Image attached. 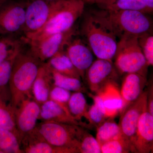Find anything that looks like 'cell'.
Listing matches in <instances>:
<instances>
[{
  "label": "cell",
  "mask_w": 153,
  "mask_h": 153,
  "mask_svg": "<svg viewBox=\"0 0 153 153\" xmlns=\"http://www.w3.org/2000/svg\"><path fill=\"white\" fill-rule=\"evenodd\" d=\"M84 15L80 33L88 47L98 59L112 61L119 40L108 21L106 10L90 11Z\"/></svg>",
  "instance_id": "1"
},
{
  "label": "cell",
  "mask_w": 153,
  "mask_h": 153,
  "mask_svg": "<svg viewBox=\"0 0 153 153\" xmlns=\"http://www.w3.org/2000/svg\"><path fill=\"white\" fill-rule=\"evenodd\" d=\"M41 64L29 48H23L16 56L9 82L10 103L15 110L23 100L33 97L32 87Z\"/></svg>",
  "instance_id": "2"
},
{
  "label": "cell",
  "mask_w": 153,
  "mask_h": 153,
  "mask_svg": "<svg viewBox=\"0 0 153 153\" xmlns=\"http://www.w3.org/2000/svg\"><path fill=\"white\" fill-rule=\"evenodd\" d=\"M84 0H55L51 2V11L48 21L38 32L23 36L27 40L43 39L52 34L63 33L74 27L84 13Z\"/></svg>",
  "instance_id": "3"
},
{
  "label": "cell",
  "mask_w": 153,
  "mask_h": 153,
  "mask_svg": "<svg viewBox=\"0 0 153 153\" xmlns=\"http://www.w3.org/2000/svg\"><path fill=\"white\" fill-rule=\"evenodd\" d=\"M138 38L124 36L120 38L114 57V66L120 74L137 73L146 77L149 66Z\"/></svg>",
  "instance_id": "4"
},
{
  "label": "cell",
  "mask_w": 153,
  "mask_h": 153,
  "mask_svg": "<svg viewBox=\"0 0 153 153\" xmlns=\"http://www.w3.org/2000/svg\"><path fill=\"white\" fill-rule=\"evenodd\" d=\"M105 10L118 40L124 36L139 37L151 33L152 21L145 13L133 10Z\"/></svg>",
  "instance_id": "5"
},
{
  "label": "cell",
  "mask_w": 153,
  "mask_h": 153,
  "mask_svg": "<svg viewBox=\"0 0 153 153\" xmlns=\"http://www.w3.org/2000/svg\"><path fill=\"white\" fill-rule=\"evenodd\" d=\"M38 132L50 144L59 147L70 148L78 151L79 141L84 127L53 121H44L36 126Z\"/></svg>",
  "instance_id": "6"
},
{
  "label": "cell",
  "mask_w": 153,
  "mask_h": 153,
  "mask_svg": "<svg viewBox=\"0 0 153 153\" xmlns=\"http://www.w3.org/2000/svg\"><path fill=\"white\" fill-rule=\"evenodd\" d=\"M76 29L74 27L66 32L52 34L40 40L23 38L32 54L43 63L58 52L65 50L67 44L76 36Z\"/></svg>",
  "instance_id": "7"
},
{
  "label": "cell",
  "mask_w": 153,
  "mask_h": 153,
  "mask_svg": "<svg viewBox=\"0 0 153 153\" xmlns=\"http://www.w3.org/2000/svg\"><path fill=\"white\" fill-rule=\"evenodd\" d=\"M27 2L8 0L0 5V35L23 33Z\"/></svg>",
  "instance_id": "8"
},
{
  "label": "cell",
  "mask_w": 153,
  "mask_h": 153,
  "mask_svg": "<svg viewBox=\"0 0 153 153\" xmlns=\"http://www.w3.org/2000/svg\"><path fill=\"white\" fill-rule=\"evenodd\" d=\"M147 107V91H146L136 101L129 105L120 113L121 115L118 125L121 134L131 144L134 149V141L139 120Z\"/></svg>",
  "instance_id": "9"
},
{
  "label": "cell",
  "mask_w": 153,
  "mask_h": 153,
  "mask_svg": "<svg viewBox=\"0 0 153 153\" xmlns=\"http://www.w3.org/2000/svg\"><path fill=\"white\" fill-rule=\"evenodd\" d=\"M40 110L41 105L33 97L26 98L15 110L16 127L20 144L23 137L36 128Z\"/></svg>",
  "instance_id": "10"
},
{
  "label": "cell",
  "mask_w": 153,
  "mask_h": 153,
  "mask_svg": "<svg viewBox=\"0 0 153 153\" xmlns=\"http://www.w3.org/2000/svg\"><path fill=\"white\" fill-rule=\"evenodd\" d=\"M117 76L111 60L98 59L93 61L85 73L88 85L93 93H97Z\"/></svg>",
  "instance_id": "11"
},
{
  "label": "cell",
  "mask_w": 153,
  "mask_h": 153,
  "mask_svg": "<svg viewBox=\"0 0 153 153\" xmlns=\"http://www.w3.org/2000/svg\"><path fill=\"white\" fill-rule=\"evenodd\" d=\"M51 11V2L31 0L27 3L23 36L33 34L43 28L49 19Z\"/></svg>",
  "instance_id": "12"
},
{
  "label": "cell",
  "mask_w": 153,
  "mask_h": 153,
  "mask_svg": "<svg viewBox=\"0 0 153 153\" xmlns=\"http://www.w3.org/2000/svg\"><path fill=\"white\" fill-rule=\"evenodd\" d=\"M65 52L74 67L84 79L85 73L94 61L93 55L89 47L80 38H73L67 44Z\"/></svg>",
  "instance_id": "13"
},
{
  "label": "cell",
  "mask_w": 153,
  "mask_h": 153,
  "mask_svg": "<svg viewBox=\"0 0 153 153\" xmlns=\"http://www.w3.org/2000/svg\"><path fill=\"white\" fill-rule=\"evenodd\" d=\"M21 147L24 153H79L75 149L59 147L50 144L41 135L36 127L23 137Z\"/></svg>",
  "instance_id": "14"
},
{
  "label": "cell",
  "mask_w": 153,
  "mask_h": 153,
  "mask_svg": "<svg viewBox=\"0 0 153 153\" xmlns=\"http://www.w3.org/2000/svg\"><path fill=\"white\" fill-rule=\"evenodd\" d=\"M136 153H149L153 149V116L147 107L140 117L134 143Z\"/></svg>",
  "instance_id": "15"
},
{
  "label": "cell",
  "mask_w": 153,
  "mask_h": 153,
  "mask_svg": "<svg viewBox=\"0 0 153 153\" xmlns=\"http://www.w3.org/2000/svg\"><path fill=\"white\" fill-rule=\"evenodd\" d=\"M39 118L44 121L74 125L86 128H91L87 124L76 120L63 107L50 99L41 105Z\"/></svg>",
  "instance_id": "16"
},
{
  "label": "cell",
  "mask_w": 153,
  "mask_h": 153,
  "mask_svg": "<svg viewBox=\"0 0 153 153\" xmlns=\"http://www.w3.org/2000/svg\"><path fill=\"white\" fill-rule=\"evenodd\" d=\"M146 82V77L141 74L137 73L126 74L120 91L123 100V110L139 98L143 93Z\"/></svg>",
  "instance_id": "17"
},
{
  "label": "cell",
  "mask_w": 153,
  "mask_h": 153,
  "mask_svg": "<svg viewBox=\"0 0 153 153\" xmlns=\"http://www.w3.org/2000/svg\"><path fill=\"white\" fill-rule=\"evenodd\" d=\"M117 86L115 80H112L95 94L102 100L107 119L114 117L123 110V100Z\"/></svg>",
  "instance_id": "18"
},
{
  "label": "cell",
  "mask_w": 153,
  "mask_h": 153,
  "mask_svg": "<svg viewBox=\"0 0 153 153\" xmlns=\"http://www.w3.org/2000/svg\"><path fill=\"white\" fill-rule=\"evenodd\" d=\"M53 85L51 68L46 62L42 63L32 87L33 98L41 105L49 99Z\"/></svg>",
  "instance_id": "19"
},
{
  "label": "cell",
  "mask_w": 153,
  "mask_h": 153,
  "mask_svg": "<svg viewBox=\"0 0 153 153\" xmlns=\"http://www.w3.org/2000/svg\"><path fill=\"white\" fill-rule=\"evenodd\" d=\"M46 62L51 68L60 74L81 79L79 72L67 56L65 50L58 52Z\"/></svg>",
  "instance_id": "20"
},
{
  "label": "cell",
  "mask_w": 153,
  "mask_h": 153,
  "mask_svg": "<svg viewBox=\"0 0 153 153\" xmlns=\"http://www.w3.org/2000/svg\"><path fill=\"white\" fill-rule=\"evenodd\" d=\"M25 44L22 36L17 38L13 36L0 35V63L17 55Z\"/></svg>",
  "instance_id": "21"
},
{
  "label": "cell",
  "mask_w": 153,
  "mask_h": 153,
  "mask_svg": "<svg viewBox=\"0 0 153 153\" xmlns=\"http://www.w3.org/2000/svg\"><path fill=\"white\" fill-rule=\"evenodd\" d=\"M68 108L70 114L76 120L82 122V118H86L89 108L83 92L76 91L71 94L68 101Z\"/></svg>",
  "instance_id": "22"
},
{
  "label": "cell",
  "mask_w": 153,
  "mask_h": 153,
  "mask_svg": "<svg viewBox=\"0 0 153 153\" xmlns=\"http://www.w3.org/2000/svg\"><path fill=\"white\" fill-rule=\"evenodd\" d=\"M114 118H109L97 128L96 138L100 146L102 144L115 139L121 135L119 126L114 120Z\"/></svg>",
  "instance_id": "23"
},
{
  "label": "cell",
  "mask_w": 153,
  "mask_h": 153,
  "mask_svg": "<svg viewBox=\"0 0 153 153\" xmlns=\"http://www.w3.org/2000/svg\"><path fill=\"white\" fill-rule=\"evenodd\" d=\"M51 69L53 85L70 91H80L83 93L86 91L80 79L63 75L52 68Z\"/></svg>",
  "instance_id": "24"
},
{
  "label": "cell",
  "mask_w": 153,
  "mask_h": 153,
  "mask_svg": "<svg viewBox=\"0 0 153 153\" xmlns=\"http://www.w3.org/2000/svg\"><path fill=\"white\" fill-rule=\"evenodd\" d=\"M0 151L2 153H24L16 135L0 128Z\"/></svg>",
  "instance_id": "25"
},
{
  "label": "cell",
  "mask_w": 153,
  "mask_h": 153,
  "mask_svg": "<svg viewBox=\"0 0 153 153\" xmlns=\"http://www.w3.org/2000/svg\"><path fill=\"white\" fill-rule=\"evenodd\" d=\"M100 148L102 153H136L131 144L121 134L115 139L102 144Z\"/></svg>",
  "instance_id": "26"
},
{
  "label": "cell",
  "mask_w": 153,
  "mask_h": 153,
  "mask_svg": "<svg viewBox=\"0 0 153 153\" xmlns=\"http://www.w3.org/2000/svg\"><path fill=\"white\" fill-rule=\"evenodd\" d=\"M15 111L10 103L0 100V128L13 132L18 137Z\"/></svg>",
  "instance_id": "27"
},
{
  "label": "cell",
  "mask_w": 153,
  "mask_h": 153,
  "mask_svg": "<svg viewBox=\"0 0 153 153\" xmlns=\"http://www.w3.org/2000/svg\"><path fill=\"white\" fill-rule=\"evenodd\" d=\"M17 55L0 63V100L4 101H7L9 97H7V88L9 86L13 64Z\"/></svg>",
  "instance_id": "28"
},
{
  "label": "cell",
  "mask_w": 153,
  "mask_h": 153,
  "mask_svg": "<svg viewBox=\"0 0 153 153\" xmlns=\"http://www.w3.org/2000/svg\"><path fill=\"white\" fill-rule=\"evenodd\" d=\"M105 10L137 11L146 14L152 13L145 0H116Z\"/></svg>",
  "instance_id": "29"
},
{
  "label": "cell",
  "mask_w": 153,
  "mask_h": 153,
  "mask_svg": "<svg viewBox=\"0 0 153 153\" xmlns=\"http://www.w3.org/2000/svg\"><path fill=\"white\" fill-rule=\"evenodd\" d=\"M78 149L81 153H101L100 145L96 138L85 130L79 140Z\"/></svg>",
  "instance_id": "30"
},
{
  "label": "cell",
  "mask_w": 153,
  "mask_h": 153,
  "mask_svg": "<svg viewBox=\"0 0 153 153\" xmlns=\"http://www.w3.org/2000/svg\"><path fill=\"white\" fill-rule=\"evenodd\" d=\"M139 44L149 66L153 65V36L151 33L138 38Z\"/></svg>",
  "instance_id": "31"
},
{
  "label": "cell",
  "mask_w": 153,
  "mask_h": 153,
  "mask_svg": "<svg viewBox=\"0 0 153 153\" xmlns=\"http://www.w3.org/2000/svg\"><path fill=\"white\" fill-rule=\"evenodd\" d=\"M71 94V91L53 85L49 93V99L60 105L69 112L68 108V102Z\"/></svg>",
  "instance_id": "32"
},
{
  "label": "cell",
  "mask_w": 153,
  "mask_h": 153,
  "mask_svg": "<svg viewBox=\"0 0 153 153\" xmlns=\"http://www.w3.org/2000/svg\"><path fill=\"white\" fill-rule=\"evenodd\" d=\"M86 119L89 122V124L95 127H98L107 119L101 109L95 104L88 108Z\"/></svg>",
  "instance_id": "33"
},
{
  "label": "cell",
  "mask_w": 153,
  "mask_h": 153,
  "mask_svg": "<svg viewBox=\"0 0 153 153\" xmlns=\"http://www.w3.org/2000/svg\"><path fill=\"white\" fill-rule=\"evenodd\" d=\"M116 1V0H84L85 4L87 3L90 4H96L103 10H106Z\"/></svg>",
  "instance_id": "34"
},
{
  "label": "cell",
  "mask_w": 153,
  "mask_h": 153,
  "mask_svg": "<svg viewBox=\"0 0 153 153\" xmlns=\"http://www.w3.org/2000/svg\"><path fill=\"white\" fill-rule=\"evenodd\" d=\"M147 91V108L148 111L153 116V85L150 86Z\"/></svg>",
  "instance_id": "35"
},
{
  "label": "cell",
  "mask_w": 153,
  "mask_h": 153,
  "mask_svg": "<svg viewBox=\"0 0 153 153\" xmlns=\"http://www.w3.org/2000/svg\"><path fill=\"white\" fill-rule=\"evenodd\" d=\"M147 6L151 12H153V0H145Z\"/></svg>",
  "instance_id": "36"
},
{
  "label": "cell",
  "mask_w": 153,
  "mask_h": 153,
  "mask_svg": "<svg viewBox=\"0 0 153 153\" xmlns=\"http://www.w3.org/2000/svg\"><path fill=\"white\" fill-rule=\"evenodd\" d=\"M7 1H8V0H0V5L1 4L3 3H4L5 2Z\"/></svg>",
  "instance_id": "37"
},
{
  "label": "cell",
  "mask_w": 153,
  "mask_h": 153,
  "mask_svg": "<svg viewBox=\"0 0 153 153\" xmlns=\"http://www.w3.org/2000/svg\"><path fill=\"white\" fill-rule=\"evenodd\" d=\"M45 1H47L48 2H52L53 1H55V0H44Z\"/></svg>",
  "instance_id": "38"
}]
</instances>
